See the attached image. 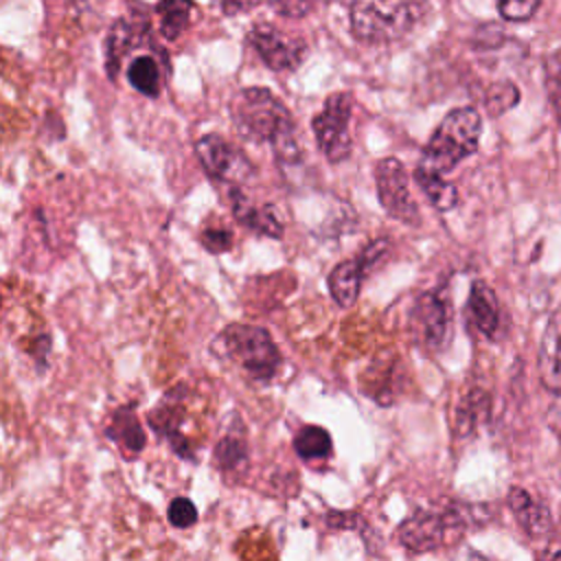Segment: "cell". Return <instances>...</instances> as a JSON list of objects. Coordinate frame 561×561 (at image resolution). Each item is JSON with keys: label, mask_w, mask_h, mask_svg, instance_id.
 <instances>
[{"label": "cell", "mask_w": 561, "mask_h": 561, "mask_svg": "<svg viewBox=\"0 0 561 561\" xmlns=\"http://www.w3.org/2000/svg\"><path fill=\"white\" fill-rule=\"evenodd\" d=\"M167 517L175 528H191L197 522V508L188 497H175L167 508Z\"/></svg>", "instance_id": "cell-29"}, {"label": "cell", "mask_w": 561, "mask_h": 561, "mask_svg": "<svg viewBox=\"0 0 561 561\" xmlns=\"http://www.w3.org/2000/svg\"><path fill=\"white\" fill-rule=\"evenodd\" d=\"M351 114H353V94L333 92L327 96L322 110L311 118V129L316 134L318 149L333 164L344 162L353 151V140L348 134Z\"/></svg>", "instance_id": "cell-6"}, {"label": "cell", "mask_w": 561, "mask_h": 561, "mask_svg": "<svg viewBox=\"0 0 561 561\" xmlns=\"http://www.w3.org/2000/svg\"><path fill=\"white\" fill-rule=\"evenodd\" d=\"M259 7V2H221L219 9L226 13V15H234V13H243V11H250Z\"/></svg>", "instance_id": "cell-31"}, {"label": "cell", "mask_w": 561, "mask_h": 561, "mask_svg": "<svg viewBox=\"0 0 561 561\" xmlns=\"http://www.w3.org/2000/svg\"><path fill=\"white\" fill-rule=\"evenodd\" d=\"M370 270L366 267V263L355 256V259H346L342 263H337L329 276H327V285H329V291H331V298L348 309L355 305L359 291H362V283H364V276L368 274Z\"/></svg>", "instance_id": "cell-17"}, {"label": "cell", "mask_w": 561, "mask_h": 561, "mask_svg": "<svg viewBox=\"0 0 561 561\" xmlns=\"http://www.w3.org/2000/svg\"><path fill=\"white\" fill-rule=\"evenodd\" d=\"M427 4L408 0H362L348 9V26L355 39L364 44H392L405 37L425 15Z\"/></svg>", "instance_id": "cell-4"}, {"label": "cell", "mask_w": 561, "mask_h": 561, "mask_svg": "<svg viewBox=\"0 0 561 561\" xmlns=\"http://www.w3.org/2000/svg\"><path fill=\"white\" fill-rule=\"evenodd\" d=\"M484 506L443 502L416 508L397 526V539L412 552H430L458 539L469 526L484 524Z\"/></svg>", "instance_id": "cell-2"}, {"label": "cell", "mask_w": 561, "mask_h": 561, "mask_svg": "<svg viewBox=\"0 0 561 561\" xmlns=\"http://www.w3.org/2000/svg\"><path fill=\"white\" fill-rule=\"evenodd\" d=\"M375 186H377V199L388 217L408 226H419L421 221L419 206L410 193L408 173L397 158L388 156L377 160Z\"/></svg>", "instance_id": "cell-8"}, {"label": "cell", "mask_w": 561, "mask_h": 561, "mask_svg": "<svg viewBox=\"0 0 561 561\" xmlns=\"http://www.w3.org/2000/svg\"><path fill=\"white\" fill-rule=\"evenodd\" d=\"M248 44L259 53L263 64L274 72L296 70L309 53L305 39L291 37L270 22L254 24L248 33Z\"/></svg>", "instance_id": "cell-10"}, {"label": "cell", "mask_w": 561, "mask_h": 561, "mask_svg": "<svg viewBox=\"0 0 561 561\" xmlns=\"http://www.w3.org/2000/svg\"><path fill=\"white\" fill-rule=\"evenodd\" d=\"M537 370L546 390L561 394V311H554L541 333Z\"/></svg>", "instance_id": "cell-13"}, {"label": "cell", "mask_w": 561, "mask_h": 561, "mask_svg": "<svg viewBox=\"0 0 561 561\" xmlns=\"http://www.w3.org/2000/svg\"><path fill=\"white\" fill-rule=\"evenodd\" d=\"M537 561H561V550L557 552H548V554H539Z\"/></svg>", "instance_id": "cell-32"}, {"label": "cell", "mask_w": 561, "mask_h": 561, "mask_svg": "<svg viewBox=\"0 0 561 561\" xmlns=\"http://www.w3.org/2000/svg\"><path fill=\"white\" fill-rule=\"evenodd\" d=\"M230 118L239 136L254 145H270L274 156L285 164H296L302 158L298 129L287 105L267 88H241L228 105Z\"/></svg>", "instance_id": "cell-1"}, {"label": "cell", "mask_w": 561, "mask_h": 561, "mask_svg": "<svg viewBox=\"0 0 561 561\" xmlns=\"http://www.w3.org/2000/svg\"><path fill=\"white\" fill-rule=\"evenodd\" d=\"M508 508L528 537H546L552 530V513L546 502L522 486L508 491Z\"/></svg>", "instance_id": "cell-15"}, {"label": "cell", "mask_w": 561, "mask_h": 561, "mask_svg": "<svg viewBox=\"0 0 561 561\" xmlns=\"http://www.w3.org/2000/svg\"><path fill=\"white\" fill-rule=\"evenodd\" d=\"M541 2L533 0H504L497 2V13L508 22H526L539 11Z\"/></svg>", "instance_id": "cell-28"}, {"label": "cell", "mask_w": 561, "mask_h": 561, "mask_svg": "<svg viewBox=\"0 0 561 561\" xmlns=\"http://www.w3.org/2000/svg\"><path fill=\"white\" fill-rule=\"evenodd\" d=\"M153 11L160 15V35L169 42L178 39L188 22H191V11H193V2H178V0H167V2H158L153 7Z\"/></svg>", "instance_id": "cell-22"}, {"label": "cell", "mask_w": 561, "mask_h": 561, "mask_svg": "<svg viewBox=\"0 0 561 561\" xmlns=\"http://www.w3.org/2000/svg\"><path fill=\"white\" fill-rule=\"evenodd\" d=\"M217 346L230 362L241 366L248 377L263 383L278 373L283 362L272 335L256 324L232 322L224 327Z\"/></svg>", "instance_id": "cell-5"}, {"label": "cell", "mask_w": 561, "mask_h": 561, "mask_svg": "<svg viewBox=\"0 0 561 561\" xmlns=\"http://www.w3.org/2000/svg\"><path fill=\"white\" fill-rule=\"evenodd\" d=\"M228 202L232 217L248 230L270 239L283 237V221L278 219L276 208L272 204H254L239 186H232L228 191Z\"/></svg>", "instance_id": "cell-12"}, {"label": "cell", "mask_w": 561, "mask_h": 561, "mask_svg": "<svg viewBox=\"0 0 561 561\" xmlns=\"http://www.w3.org/2000/svg\"><path fill=\"white\" fill-rule=\"evenodd\" d=\"M213 456H215V465L221 471H226V473L239 471L248 465V443L243 440V436L230 432L219 438Z\"/></svg>", "instance_id": "cell-24"}, {"label": "cell", "mask_w": 561, "mask_h": 561, "mask_svg": "<svg viewBox=\"0 0 561 561\" xmlns=\"http://www.w3.org/2000/svg\"><path fill=\"white\" fill-rule=\"evenodd\" d=\"M414 340L427 351H443L451 335L449 300L440 291H423L410 309Z\"/></svg>", "instance_id": "cell-9"}, {"label": "cell", "mask_w": 561, "mask_h": 561, "mask_svg": "<svg viewBox=\"0 0 561 561\" xmlns=\"http://www.w3.org/2000/svg\"><path fill=\"white\" fill-rule=\"evenodd\" d=\"M517 101H519V90L511 81H495L486 88V94H484V107L491 116H500L508 112L511 107H515Z\"/></svg>", "instance_id": "cell-26"}, {"label": "cell", "mask_w": 561, "mask_h": 561, "mask_svg": "<svg viewBox=\"0 0 561 561\" xmlns=\"http://www.w3.org/2000/svg\"><path fill=\"white\" fill-rule=\"evenodd\" d=\"M543 81L546 94L550 101V110L561 125V48L552 50L543 61Z\"/></svg>", "instance_id": "cell-25"}, {"label": "cell", "mask_w": 561, "mask_h": 561, "mask_svg": "<svg viewBox=\"0 0 561 561\" xmlns=\"http://www.w3.org/2000/svg\"><path fill=\"white\" fill-rule=\"evenodd\" d=\"M195 156L213 180L226 182L230 188L254 175L250 158L219 134H204L195 140Z\"/></svg>", "instance_id": "cell-7"}, {"label": "cell", "mask_w": 561, "mask_h": 561, "mask_svg": "<svg viewBox=\"0 0 561 561\" xmlns=\"http://www.w3.org/2000/svg\"><path fill=\"white\" fill-rule=\"evenodd\" d=\"M491 408L489 394L484 390H471L458 405L456 412V432L460 436H467L476 430V425L486 416Z\"/></svg>", "instance_id": "cell-23"}, {"label": "cell", "mask_w": 561, "mask_h": 561, "mask_svg": "<svg viewBox=\"0 0 561 561\" xmlns=\"http://www.w3.org/2000/svg\"><path fill=\"white\" fill-rule=\"evenodd\" d=\"M414 182L421 186V191L425 193L427 202L440 210V213H449L451 208H456L458 204V188L445 180L443 175H434L421 169H414Z\"/></svg>", "instance_id": "cell-20"}, {"label": "cell", "mask_w": 561, "mask_h": 561, "mask_svg": "<svg viewBox=\"0 0 561 561\" xmlns=\"http://www.w3.org/2000/svg\"><path fill=\"white\" fill-rule=\"evenodd\" d=\"M199 243L210 254H221L232 248V230L226 226H204L199 232Z\"/></svg>", "instance_id": "cell-27"}, {"label": "cell", "mask_w": 561, "mask_h": 561, "mask_svg": "<svg viewBox=\"0 0 561 561\" xmlns=\"http://www.w3.org/2000/svg\"><path fill=\"white\" fill-rule=\"evenodd\" d=\"M482 134L480 112L471 105L456 107L443 116L427 145L423 147L416 169L445 175L456 169L465 158L476 153Z\"/></svg>", "instance_id": "cell-3"}, {"label": "cell", "mask_w": 561, "mask_h": 561, "mask_svg": "<svg viewBox=\"0 0 561 561\" xmlns=\"http://www.w3.org/2000/svg\"><path fill=\"white\" fill-rule=\"evenodd\" d=\"M164 72L167 70L158 64V59L153 55H138L129 61L125 77L136 92L145 94L149 99H156L162 90Z\"/></svg>", "instance_id": "cell-19"}, {"label": "cell", "mask_w": 561, "mask_h": 561, "mask_svg": "<svg viewBox=\"0 0 561 561\" xmlns=\"http://www.w3.org/2000/svg\"><path fill=\"white\" fill-rule=\"evenodd\" d=\"M105 434L112 443H116L121 447V451L125 454H140L147 445V438H145V430L134 412V408L129 405H123V408H116L112 412V419L105 427Z\"/></svg>", "instance_id": "cell-18"}, {"label": "cell", "mask_w": 561, "mask_h": 561, "mask_svg": "<svg viewBox=\"0 0 561 561\" xmlns=\"http://www.w3.org/2000/svg\"><path fill=\"white\" fill-rule=\"evenodd\" d=\"M276 13H280L283 18H302L309 11H313V2H272L270 4Z\"/></svg>", "instance_id": "cell-30"}, {"label": "cell", "mask_w": 561, "mask_h": 561, "mask_svg": "<svg viewBox=\"0 0 561 561\" xmlns=\"http://www.w3.org/2000/svg\"><path fill=\"white\" fill-rule=\"evenodd\" d=\"M145 33H147V15H140V20H127L123 15L114 20L105 39V68L110 79H116L123 57L138 42V35H145Z\"/></svg>", "instance_id": "cell-16"}, {"label": "cell", "mask_w": 561, "mask_h": 561, "mask_svg": "<svg viewBox=\"0 0 561 561\" xmlns=\"http://www.w3.org/2000/svg\"><path fill=\"white\" fill-rule=\"evenodd\" d=\"M465 311H467L469 324L480 335H484L489 340H493L497 335L502 311H500V302H497L495 291L484 280H473L471 283Z\"/></svg>", "instance_id": "cell-14"}, {"label": "cell", "mask_w": 561, "mask_h": 561, "mask_svg": "<svg viewBox=\"0 0 561 561\" xmlns=\"http://www.w3.org/2000/svg\"><path fill=\"white\" fill-rule=\"evenodd\" d=\"M294 451L307 462L324 460V458L331 456L333 443H331V436L324 427L302 425L294 436Z\"/></svg>", "instance_id": "cell-21"}, {"label": "cell", "mask_w": 561, "mask_h": 561, "mask_svg": "<svg viewBox=\"0 0 561 561\" xmlns=\"http://www.w3.org/2000/svg\"><path fill=\"white\" fill-rule=\"evenodd\" d=\"M147 421L151 425V430L156 434H160L162 438L169 440L171 449L186 458V460H195V447L193 443L186 438V434L182 432V423H184V408L180 401H175V390L164 397L149 414H147Z\"/></svg>", "instance_id": "cell-11"}]
</instances>
